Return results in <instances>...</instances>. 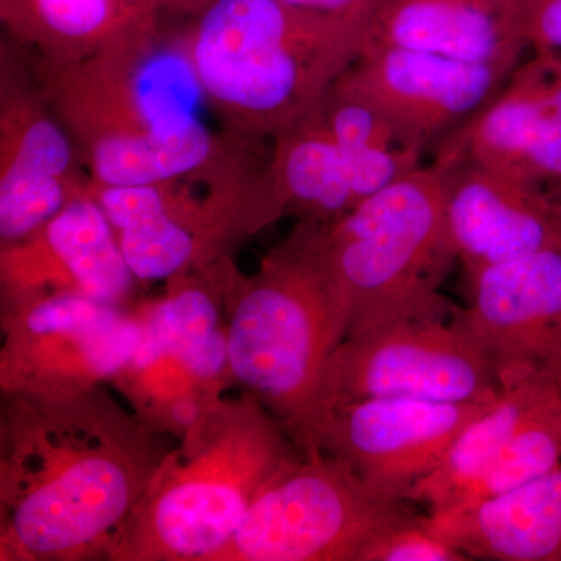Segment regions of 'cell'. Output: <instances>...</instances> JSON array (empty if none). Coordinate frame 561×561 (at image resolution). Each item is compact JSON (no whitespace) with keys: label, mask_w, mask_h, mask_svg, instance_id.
<instances>
[{"label":"cell","mask_w":561,"mask_h":561,"mask_svg":"<svg viewBox=\"0 0 561 561\" xmlns=\"http://www.w3.org/2000/svg\"><path fill=\"white\" fill-rule=\"evenodd\" d=\"M9 397L0 559L108 557L168 453L99 386Z\"/></svg>","instance_id":"1"},{"label":"cell","mask_w":561,"mask_h":561,"mask_svg":"<svg viewBox=\"0 0 561 561\" xmlns=\"http://www.w3.org/2000/svg\"><path fill=\"white\" fill-rule=\"evenodd\" d=\"M25 54L95 183L138 186L242 172L271 157V149L262 151L264 142H247L210 125L216 117L183 24L173 27L164 20L76 61Z\"/></svg>","instance_id":"2"},{"label":"cell","mask_w":561,"mask_h":561,"mask_svg":"<svg viewBox=\"0 0 561 561\" xmlns=\"http://www.w3.org/2000/svg\"><path fill=\"white\" fill-rule=\"evenodd\" d=\"M183 27L210 113L247 142L297 124L373 41L367 22L283 0H219Z\"/></svg>","instance_id":"3"},{"label":"cell","mask_w":561,"mask_h":561,"mask_svg":"<svg viewBox=\"0 0 561 561\" xmlns=\"http://www.w3.org/2000/svg\"><path fill=\"white\" fill-rule=\"evenodd\" d=\"M301 456L254 394L217 398L165 454L108 559L216 561L257 494Z\"/></svg>","instance_id":"4"},{"label":"cell","mask_w":561,"mask_h":561,"mask_svg":"<svg viewBox=\"0 0 561 561\" xmlns=\"http://www.w3.org/2000/svg\"><path fill=\"white\" fill-rule=\"evenodd\" d=\"M224 308L228 371L291 434L348 330L323 221L300 220L253 275L230 261Z\"/></svg>","instance_id":"5"},{"label":"cell","mask_w":561,"mask_h":561,"mask_svg":"<svg viewBox=\"0 0 561 561\" xmlns=\"http://www.w3.org/2000/svg\"><path fill=\"white\" fill-rule=\"evenodd\" d=\"M323 230L348 317L346 335L451 319L442 286L459 256L440 162L404 173L339 219L323 221Z\"/></svg>","instance_id":"6"},{"label":"cell","mask_w":561,"mask_h":561,"mask_svg":"<svg viewBox=\"0 0 561 561\" xmlns=\"http://www.w3.org/2000/svg\"><path fill=\"white\" fill-rule=\"evenodd\" d=\"M409 502L306 449L257 494L216 561H367L387 535L419 518Z\"/></svg>","instance_id":"7"},{"label":"cell","mask_w":561,"mask_h":561,"mask_svg":"<svg viewBox=\"0 0 561 561\" xmlns=\"http://www.w3.org/2000/svg\"><path fill=\"white\" fill-rule=\"evenodd\" d=\"M501 393L489 362L451 321H408L346 335L324 365L290 435L294 438L309 421L348 402H494Z\"/></svg>","instance_id":"8"},{"label":"cell","mask_w":561,"mask_h":561,"mask_svg":"<svg viewBox=\"0 0 561 561\" xmlns=\"http://www.w3.org/2000/svg\"><path fill=\"white\" fill-rule=\"evenodd\" d=\"M7 393H72L117 379L142 341L139 319L79 291L3 290Z\"/></svg>","instance_id":"9"},{"label":"cell","mask_w":561,"mask_h":561,"mask_svg":"<svg viewBox=\"0 0 561 561\" xmlns=\"http://www.w3.org/2000/svg\"><path fill=\"white\" fill-rule=\"evenodd\" d=\"M113 225L136 280H171L209 267L225 249L249 234L245 184L186 176L138 186L88 183Z\"/></svg>","instance_id":"10"},{"label":"cell","mask_w":561,"mask_h":561,"mask_svg":"<svg viewBox=\"0 0 561 561\" xmlns=\"http://www.w3.org/2000/svg\"><path fill=\"white\" fill-rule=\"evenodd\" d=\"M90 175L69 131L33 76L27 54L0 43V243L24 241L76 195Z\"/></svg>","instance_id":"11"},{"label":"cell","mask_w":561,"mask_h":561,"mask_svg":"<svg viewBox=\"0 0 561 561\" xmlns=\"http://www.w3.org/2000/svg\"><path fill=\"white\" fill-rule=\"evenodd\" d=\"M493 402L378 398L321 413L294 440L319 449L386 496L408 500L413 486L438 467L460 432Z\"/></svg>","instance_id":"12"},{"label":"cell","mask_w":561,"mask_h":561,"mask_svg":"<svg viewBox=\"0 0 561 561\" xmlns=\"http://www.w3.org/2000/svg\"><path fill=\"white\" fill-rule=\"evenodd\" d=\"M513 70L373 39L335 87L367 103L398 147L421 157L486 105Z\"/></svg>","instance_id":"13"},{"label":"cell","mask_w":561,"mask_h":561,"mask_svg":"<svg viewBox=\"0 0 561 561\" xmlns=\"http://www.w3.org/2000/svg\"><path fill=\"white\" fill-rule=\"evenodd\" d=\"M451 323L489 362L501 391L542 376L561 387V249L493 265L470 279Z\"/></svg>","instance_id":"14"},{"label":"cell","mask_w":561,"mask_h":561,"mask_svg":"<svg viewBox=\"0 0 561 561\" xmlns=\"http://www.w3.org/2000/svg\"><path fill=\"white\" fill-rule=\"evenodd\" d=\"M561 203V65L534 54L474 116L437 146Z\"/></svg>","instance_id":"15"},{"label":"cell","mask_w":561,"mask_h":561,"mask_svg":"<svg viewBox=\"0 0 561 561\" xmlns=\"http://www.w3.org/2000/svg\"><path fill=\"white\" fill-rule=\"evenodd\" d=\"M420 161L412 151L346 139L313 106L272 140L268 172L283 216L331 221L419 168Z\"/></svg>","instance_id":"16"},{"label":"cell","mask_w":561,"mask_h":561,"mask_svg":"<svg viewBox=\"0 0 561 561\" xmlns=\"http://www.w3.org/2000/svg\"><path fill=\"white\" fill-rule=\"evenodd\" d=\"M445 169L446 217L468 279L542 250L561 249L559 203L476 162L435 158Z\"/></svg>","instance_id":"17"},{"label":"cell","mask_w":561,"mask_h":561,"mask_svg":"<svg viewBox=\"0 0 561 561\" xmlns=\"http://www.w3.org/2000/svg\"><path fill=\"white\" fill-rule=\"evenodd\" d=\"M0 268L3 290H72L121 309L136 283L88 187L38 231L2 249Z\"/></svg>","instance_id":"18"},{"label":"cell","mask_w":561,"mask_h":561,"mask_svg":"<svg viewBox=\"0 0 561 561\" xmlns=\"http://www.w3.org/2000/svg\"><path fill=\"white\" fill-rule=\"evenodd\" d=\"M373 39L471 65L516 69L529 50L522 0H381Z\"/></svg>","instance_id":"19"},{"label":"cell","mask_w":561,"mask_h":561,"mask_svg":"<svg viewBox=\"0 0 561 561\" xmlns=\"http://www.w3.org/2000/svg\"><path fill=\"white\" fill-rule=\"evenodd\" d=\"M424 522L468 559L561 561V461L534 481Z\"/></svg>","instance_id":"20"},{"label":"cell","mask_w":561,"mask_h":561,"mask_svg":"<svg viewBox=\"0 0 561 561\" xmlns=\"http://www.w3.org/2000/svg\"><path fill=\"white\" fill-rule=\"evenodd\" d=\"M228 264L230 257L225 256L209 267L171 279L168 294L139 319L142 341L124 373L169 356L195 381L217 387L228 371V331L220 323Z\"/></svg>","instance_id":"21"},{"label":"cell","mask_w":561,"mask_h":561,"mask_svg":"<svg viewBox=\"0 0 561 561\" xmlns=\"http://www.w3.org/2000/svg\"><path fill=\"white\" fill-rule=\"evenodd\" d=\"M165 0H0L7 38L49 61H76L164 21Z\"/></svg>","instance_id":"22"},{"label":"cell","mask_w":561,"mask_h":561,"mask_svg":"<svg viewBox=\"0 0 561 561\" xmlns=\"http://www.w3.org/2000/svg\"><path fill=\"white\" fill-rule=\"evenodd\" d=\"M548 381L552 379L535 376L502 391L489 411L460 432L438 467L413 486L409 501L426 505L430 515L451 511L489 470Z\"/></svg>","instance_id":"23"},{"label":"cell","mask_w":561,"mask_h":561,"mask_svg":"<svg viewBox=\"0 0 561 561\" xmlns=\"http://www.w3.org/2000/svg\"><path fill=\"white\" fill-rule=\"evenodd\" d=\"M560 461L561 387L556 381H548L489 470L461 494L448 512L470 507L534 481L551 471Z\"/></svg>","instance_id":"24"},{"label":"cell","mask_w":561,"mask_h":561,"mask_svg":"<svg viewBox=\"0 0 561 561\" xmlns=\"http://www.w3.org/2000/svg\"><path fill=\"white\" fill-rule=\"evenodd\" d=\"M470 560L451 542L432 531L423 516L391 531L375 546L367 561H465Z\"/></svg>","instance_id":"25"},{"label":"cell","mask_w":561,"mask_h":561,"mask_svg":"<svg viewBox=\"0 0 561 561\" xmlns=\"http://www.w3.org/2000/svg\"><path fill=\"white\" fill-rule=\"evenodd\" d=\"M522 3L529 49L561 65V0H522Z\"/></svg>","instance_id":"26"},{"label":"cell","mask_w":561,"mask_h":561,"mask_svg":"<svg viewBox=\"0 0 561 561\" xmlns=\"http://www.w3.org/2000/svg\"><path fill=\"white\" fill-rule=\"evenodd\" d=\"M283 2L298 9L316 11V13L371 24L373 14L381 0H283Z\"/></svg>","instance_id":"27"},{"label":"cell","mask_w":561,"mask_h":561,"mask_svg":"<svg viewBox=\"0 0 561 561\" xmlns=\"http://www.w3.org/2000/svg\"><path fill=\"white\" fill-rule=\"evenodd\" d=\"M219 0H165L164 20L171 22H190L201 16Z\"/></svg>","instance_id":"28"},{"label":"cell","mask_w":561,"mask_h":561,"mask_svg":"<svg viewBox=\"0 0 561 561\" xmlns=\"http://www.w3.org/2000/svg\"><path fill=\"white\" fill-rule=\"evenodd\" d=\"M560 206V221H561V203H559Z\"/></svg>","instance_id":"29"}]
</instances>
